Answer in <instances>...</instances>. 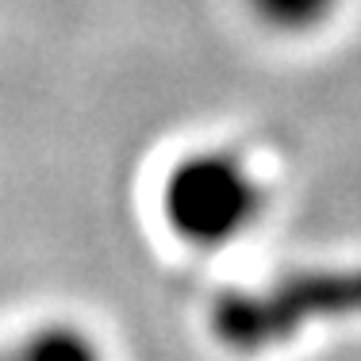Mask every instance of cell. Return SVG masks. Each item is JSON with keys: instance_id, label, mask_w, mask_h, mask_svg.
<instances>
[{"instance_id": "1", "label": "cell", "mask_w": 361, "mask_h": 361, "mask_svg": "<svg viewBox=\"0 0 361 361\" xmlns=\"http://www.w3.org/2000/svg\"><path fill=\"white\" fill-rule=\"evenodd\" d=\"M354 304V281L342 273H300L285 277L269 288L223 296L212 326L223 346L238 354H262V350L285 346L307 323L346 312Z\"/></svg>"}, {"instance_id": "2", "label": "cell", "mask_w": 361, "mask_h": 361, "mask_svg": "<svg viewBox=\"0 0 361 361\" xmlns=\"http://www.w3.org/2000/svg\"><path fill=\"white\" fill-rule=\"evenodd\" d=\"M166 216L180 238L219 246L257 216V185L227 158L185 161L166 185Z\"/></svg>"}, {"instance_id": "3", "label": "cell", "mask_w": 361, "mask_h": 361, "mask_svg": "<svg viewBox=\"0 0 361 361\" xmlns=\"http://www.w3.org/2000/svg\"><path fill=\"white\" fill-rule=\"evenodd\" d=\"M0 361H100L97 346L70 326H47L23 342L0 350Z\"/></svg>"}, {"instance_id": "4", "label": "cell", "mask_w": 361, "mask_h": 361, "mask_svg": "<svg viewBox=\"0 0 361 361\" xmlns=\"http://www.w3.org/2000/svg\"><path fill=\"white\" fill-rule=\"evenodd\" d=\"M254 4L277 27H304V23L319 20L331 0H254Z\"/></svg>"}]
</instances>
